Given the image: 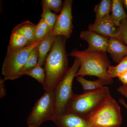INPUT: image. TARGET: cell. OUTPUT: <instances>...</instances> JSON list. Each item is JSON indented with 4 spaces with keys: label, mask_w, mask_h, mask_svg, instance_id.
<instances>
[{
    "label": "cell",
    "mask_w": 127,
    "mask_h": 127,
    "mask_svg": "<svg viewBox=\"0 0 127 127\" xmlns=\"http://www.w3.org/2000/svg\"><path fill=\"white\" fill-rule=\"evenodd\" d=\"M67 39L63 36H57L47 56L44 65L46 79L43 86L45 91L54 90L70 68L66 51Z\"/></svg>",
    "instance_id": "1"
},
{
    "label": "cell",
    "mask_w": 127,
    "mask_h": 127,
    "mask_svg": "<svg viewBox=\"0 0 127 127\" xmlns=\"http://www.w3.org/2000/svg\"><path fill=\"white\" fill-rule=\"evenodd\" d=\"M68 55L78 58L80 61V67L76 77L94 76L102 81L104 85L113 83V79L110 77L108 72L111 63L106 52L88 53L74 49Z\"/></svg>",
    "instance_id": "2"
},
{
    "label": "cell",
    "mask_w": 127,
    "mask_h": 127,
    "mask_svg": "<svg viewBox=\"0 0 127 127\" xmlns=\"http://www.w3.org/2000/svg\"><path fill=\"white\" fill-rule=\"evenodd\" d=\"M85 118L92 127H120L121 108L111 94Z\"/></svg>",
    "instance_id": "3"
},
{
    "label": "cell",
    "mask_w": 127,
    "mask_h": 127,
    "mask_svg": "<svg viewBox=\"0 0 127 127\" xmlns=\"http://www.w3.org/2000/svg\"><path fill=\"white\" fill-rule=\"evenodd\" d=\"M111 94L109 88L73 94L66 107V112L85 118L96 109Z\"/></svg>",
    "instance_id": "4"
},
{
    "label": "cell",
    "mask_w": 127,
    "mask_h": 127,
    "mask_svg": "<svg viewBox=\"0 0 127 127\" xmlns=\"http://www.w3.org/2000/svg\"><path fill=\"white\" fill-rule=\"evenodd\" d=\"M42 40L18 49H13L9 46H7L1 68V73L5 80L13 81L22 76V69L27 62L30 53Z\"/></svg>",
    "instance_id": "5"
},
{
    "label": "cell",
    "mask_w": 127,
    "mask_h": 127,
    "mask_svg": "<svg viewBox=\"0 0 127 127\" xmlns=\"http://www.w3.org/2000/svg\"><path fill=\"white\" fill-rule=\"evenodd\" d=\"M80 66L79 59L75 58L72 65L54 89L56 117L61 116L66 112L67 104L74 94L73 82Z\"/></svg>",
    "instance_id": "6"
},
{
    "label": "cell",
    "mask_w": 127,
    "mask_h": 127,
    "mask_svg": "<svg viewBox=\"0 0 127 127\" xmlns=\"http://www.w3.org/2000/svg\"><path fill=\"white\" fill-rule=\"evenodd\" d=\"M56 116L54 90L45 91L28 116L27 125L29 127H39L46 121H53Z\"/></svg>",
    "instance_id": "7"
},
{
    "label": "cell",
    "mask_w": 127,
    "mask_h": 127,
    "mask_svg": "<svg viewBox=\"0 0 127 127\" xmlns=\"http://www.w3.org/2000/svg\"><path fill=\"white\" fill-rule=\"evenodd\" d=\"M72 0H65L62 10L58 15L53 32L57 36H63L69 39L72 32Z\"/></svg>",
    "instance_id": "8"
},
{
    "label": "cell",
    "mask_w": 127,
    "mask_h": 127,
    "mask_svg": "<svg viewBox=\"0 0 127 127\" xmlns=\"http://www.w3.org/2000/svg\"><path fill=\"white\" fill-rule=\"evenodd\" d=\"M88 28L89 31L95 32L103 36L115 38L123 42L120 28L115 25L111 14L97 22L89 24Z\"/></svg>",
    "instance_id": "9"
},
{
    "label": "cell",
    "mask_w": 127,
    "mask_h": 127,
    "mask_svg": "<svg viewBox=\"0 0 127 127\" xmlns=\"http://www.w3.org/2000/svg\"><path fill=\"white\" fill-rule=\"evenodd\" d=\"M80 37L88 43V47L85 52L88 53L102 52H107L109 38L103 36L95 32L84 31L80 32Z\"/></svg>",
    "instance_id": "10"
},
{
    "label": "cell",
    "mask_w": 127,
    "mask_h": 127,
    "mask_svg": "<svg viewBox=\"0 0 127 127\" xmlns=\"http://www.w3.org/2000/svg\"><path fill=\"white\" fill-rule=\"evenodd\" d=\"M53 122L58 127H92L86 118L69 113L56 116Z\"/></svg>",
    "instance_id": "11"
},
{
    "label": "cell",
    "mask_w": 127,
    "mask_h": 127,
    "mask_svg": "<svg viewBox=\"0 0 127 127\" xmlns=\"http://www.w3.org/2000/svg\"><path fill=\"white\" fill-rule=\"evenodd\" d=\"M107 52L114 62L119 64L127 56V46L117 39L109 38Z\"/></svg>",
    "instance_id": "12"
},
{
    "label": "cell",
    "mask_w": 127,
    "mask_h": 127,
    "mask_svg": "<svg viewBox=\"0 0 127 127\" xmlns=\"http://www.w3.org/2000/svg\"><path fill=\"white\" fill-rule=\"evenodd\" d=\"M57 36L53 32H50L38 46L39 65L41 67L44 65L47 56L52 48Z\"/></svg>",
    "instance_id": "13"
},
{
    "label": "cell",
    "mask_w": 127,
    "mask_h": 127,
    "mask_svg": "<svg viewBox=\"0 0 127 127\" xmlns=\"http://www.w3.org/2000/svg\"><path fill=\"white\" fill-rule=\"evenodd\" d=\"M122 0H113L111 7L112 18L117 26L119 27L121 21L125 18L127 19V15L123 6Z\"/></svg>",
    "instance_id": "14"
},
{
    "label": "cell",
    "mask_w": 127,
    "mask_h": 127,
    "mask_svg": "<svg viewBox=\"0 0 127 127\" xmlns=\"http://www.w3.org/2000/svg\"><path fill=\"white\" fill-rule=\"evenodd\" d=\"M36 25L30 21H23L14 28L15 30L21 32L27 39L29 44L33 42Z\"/></svg>",
    "instance_id": "15"
},
{
    "label": "cell",
    "mask_w": 127,
    "mask_h": 127,
    "mask_svg": "<svg viewBox=\"0 0 127 127\" xmlns=\"http://www.w3.org/2000/svg\"><path fill=\"white\" fill-rule=\"evenodd\" d=\"M112 0H102L95 6L94 9L95 14V22H97L110 14L111 11Z\"/></svg>",
    "instance_id": "16"
},
{
    "label": "cell",
    "mask_w": 127,
    "mask_h": 127,
    "mask_svg": "<svg viewBox=\"0 0 127 127\" xmlns=\"http://www.w3.org/2000/svg\"><path fill=\"white\" fill-rule=\"evenodd\" d=\"M30 45L27 39L21 32L14 29L12 32L9 46L13 49L22 48Z\"/></svg>",
    "instance_id": "17"
},
{
    "label": "cell",
    "mask_w": 127,
    "mask_h": 127,
    "mask_svg": "<svg viewBox=\"0 0 127 127\" xmlns=\"http://www.w3.org/2000/svg\"><path fill=\"white\" fill-rule=\"evenodd\" d=\"M76 79L81 85L84 92L96 91L104 87L103 82L98 79L94 81H89L85 79L83 77L78 76Z\"/></svg>",
    "instance_id": "18"
},
{
    "label": "cell",
    "mask_w": 127,
    "mask_h": 127,
    "mask_svg": "<svg viewBox=\"0 0 127 127\" xmlns=\"http://www.w3.org/2000/svg\"><path fill=\"white\" fill-rule=\"evenodd\" d=\"M42 7L43 11L41 15V20L47 25L50 32H52L53 31L58 15L53 13L46 6H42Z\"/></svg>",
    "instance_id": "19"
},
{
    "label": "cell",
    "mask_w": 127,
    "mask_h": 127,
    "mask_svg": "<svg viewBox=\"0 0 127 127\" xmlns=\"http://www.w3.org/2000/svg\"><path fill=\"white\" fill-rule=\"evenodd\" d=\"M27 75L36 79L42 86L45 83L46 79V73L45 68L37 65L36 66L23 72L22 74Z\"/></svg>",
    "instance_id": "20"
},
{
    "label": "cell",
    "mask_w": 127,
    "mask_h": 127,
    "mask_svg": "<svg viewBox=\"0 0 127 127\" xmlns=\"http://www.w3.org/2000/svg\"><path fill=\"white\" fill-rule=\"evenodd\" d=\"M50 32L47 25L40 19L39 23L36 25L33 42H37L41 40Z\"/></svg>",
    "instance_id": "21"
},
{
    "label": "cell",
    "mask_w": 127,
    "mask_h": 127,
    "mask_svg": "<svg viewBox=\"0 0 127 127\" xmlns=\"http://www.w3.org/2000/svg\"><path fill=\"white\" fill-rule=\"evenodd\" d=\"M127 71V56L117 65L110 66L108 70L109 76L112 78L118 77Z\"/></svg>",
    "instance_id": "22"
},
{
    "label": "cell",
    "mask_w": 127,
    "mask_h": 127,
    "mask_svg": "<svg viewBox=\"0 0 127 127\" xmlns=\"http://www.w3.org/2000/svg\"><path fill=\"white\" fill-rule=\"evenodd\" d=\"M38 46L34 48L30 53L27 62L22 69L21 73L22 76V74L23 72L34 68L38 65L39 59Z\"/></svg>",
    "instance_id": "23"
},
{
    "label": "cell",
    "mask_w": 127,
    "mask_h": 127,
    "mask_svg": "<svg viewBox=\"0 0 127 127\" xmlns=\"http://www.w3.org/2000/svg\"><path fill=\"white\" fill-rule=\"evenodd\" d=\"M41 4L42 6L48 7L57 14L61 12L63 8V2L61 0H42Z\"/></svg>",
    "instance_id": "24"
},
{
    "label": "cell",
    "mask_w": 127,
    "mask_h": 127,
    "mask_svg": "<svg viewBox=\"0 0 127 127\" xmlns=\"http://www.w3.org/2000/svg\"><path fill=\"white\" fill-rule=\"evenodd\" d=\"M120 32L122 35V42L127 45V19L125 18L121 21L120 27Z\"/></svg>",
    "instance_id": "25"
},
{
    "label": "cell",
    "mask_w": 127,
    "mask_h": 127,
    "mask_svg": "<svg viewBox=\"0 0 127 127\" xmlns=\"http://www.w3.org/2000/svg\"><path fill=\"white\" fill-rule=\"evenodd\" d=\"M6 80L4 78H0V98H3L6 95V91L5 88V82Z\"/></svg>",
    "instance_id": "26"
},
{
    "label": "cell",
    "mask_w": 127,
    "mask_h": 127,
    "mask_svg": "<svg viewBox=\"0 0 127 127\" xmlns=\"http://www.w3.org/2000/svg\"><path fill=\"white\" fill-rule=\"evenodd\" d=\"M117 91L121 95L127 98V84H123L118 88Z\"/></svg>",
    "instance_id": "27"
},
{
    "label": "cell",
    "mask_w": 127,
    "mask_h": 127,
    "mask_svg": "<svg viewBox=\"0 0 127 127\" xmlns=\"http://www.w3.org/2000/svg\"><path fill=\"white\" fill-rule=\"evenodd\" d=\"M118 78L123 84H127V71L119 76Z\"/></svg>",
    "instance_id": "28"
},
{
    "label": "cell",
    "mask_w": 127,
    "mask_h": 127,
    "mask_svg": "<svg viewBox=\"0 0 127 127\" xmlns=\"http://www.w3.org/2000/svg\"><path fill=\"white\" fill-rule=\"evenodd\" d=\"M119 101V102L120 103V104H122L127 109V104L123 98H120Z\"/></svg>",
    "instance_id": "29"
},
{
    "label": "cell",
    "mask_w": 127,
    "mask_h": 127,
    "mask_svg": "<svg viewBox=\"0 0 127 127\" xmlns=\"http://www.w3.org/2000/svg\"><path fill=\"white\" fill-rule=\"evenodd\" d=\"M123 2V4L125 5L127 7V0H122Z\"/></svg>",
    "instance_id": "30"
}]
</instances>
